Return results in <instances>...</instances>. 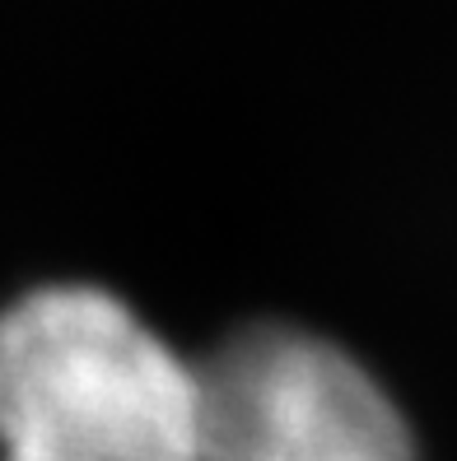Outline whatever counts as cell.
<instances>
[{"label": "cell", "instance_id": "cell-1", "mask_svg": "<svg viewBox=\"0 0 457 461\" xmlns=\"http://www.w3.org/2000/svg\"><path fill=\"white\" fill-rule=\"evenodd\" d=\"M0 461H197V368L103 289L23 294L0 312Z\"/></svg>", "mask_w": 457, "mask_h": 461}, {"label": "cell", "instance_id": "cell-2", "mask_svg": "<svg viewBox=\"0 0 457 461\" xmlns=\"http://www.w3.org/2000/svg\"><path fill=\"white\" fill-rule=\"evenodd\" d=\"M197 461H416V447L345 349L248 327L197 364Z\"/></svg>", "mask_w": 457, "mask_h": 461}]
</instances>
